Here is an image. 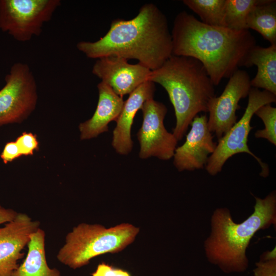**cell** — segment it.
Returning <instances> with one entry per match:
<instances>
[{
  "label": "cell",
  "mask_w": 276,
  "mask_h": 276,
  "mask_svg": "<svg viewBox=\"0 0 276 276\" xmlns=\"http://www.w3.org/2000/svg\"><path fill=\"white\" fill-rule=\"evenodd\" d=\"M246 23L248 30H255L270 44H276V1L262 0L250 10Z\"/></svg>",
  "instance_id": "obj_18"
},
{
  "label": "cell",
  "mask_w": 276,
  "mask_h": 276,
  "mask_svg": "<svg viewBox=\"0 0 276 276\" xmlns=\"http://www.w3.org/2000/svg\"><path fill=\"white\" fill-rule=\"evenodd\" d=\"M21 156L19 149L15 141L7 143L0 155L5 164L12 162Z\"/></svg>",
  "instance_id": "obj_25"
},
{
  "label": "cell",
  "mask_w": 276,
  "mask_h": 276,
  "mask_svg": "<svg viewBox=\"0 0 276 276\" xmlns=\"http://www.w3.org/2000/svg\"><path fill=\"white\" fill-rule=\"evenodd\" d=\"M18 212L9 208H5L0 204V224H5L13 220Z\"/></svg>",
  "instance_id": "obj_26"
},
{
  "label": "cell",
  "mask_w": 276,
  "mask_h": 276,
  "mask_svg": "<svg viewBox=\"0 0 276 276\" xmlns=\"http://www.w3.org/2000/svg\"><path fill=\"white\" fill-rule=\"evenodd\" d=\"M276 260L275 246L271 250H267L262 253L260 257L261 261H267Z\"/></svg>",
  "instance_id": "obj_27"
},
{
  "label": "cell",
  "mask_w": 276,
  "mask_h": 276,
  "mask_svg": "<svg viewBox=\"0 0 276 276\" xmlns=\"http://www.w3.org/2000/svg\"><path fill=\"white\" fill-rule=\"evenodd\" d=\"M155 91V83L148 80L135 89L124 101L112 133L111 145L118 154L125 155L131 151L133 142L131 130L133 120L145 102L153 98Z\"/></svg>",
  "instance_id": "obj_14"
},
{
  "label": "cell",
  "mask_w": 276,
  "mask_h": 276,
  "mask_svg": "<svg viewBox=\"0 0 276 276\" xmlns=\"http://www.w3.org/2000/svg\"><path fill=\"white\" fill-rule=\"evenodd\" d=\"M60 5V0H0V30L18 41H29Z\"/></svg>",
  "instance_id": "obj_7"
},
{
  "label": "cell",
  "mask_w": 276,
  "mask_h": 276,
  "mask_svg": "<svg viewBox=\"0 0 276 276\" xmlns=\"http://www.w3.org/2000/svg\"><path fill=\"white\" fill-rule=\"evenodd\" d=\"M40 225L27 214L18 213L13 220L0 227V276H12L24 257L22 250Z\"/></svg>",
  "instance_id": "obj_12"
},
{
  "label": "cell",
  "mask_w": 276,
  "mask_h": 276,
  "mask_svg": "<svg viewBox=\"0 0 276 276\" xmlns=\"http://www.w3.org/2000/svg\"><path fill=\"white\" fill-rule=\"evenodd\" d=\"M182 2L199 17L203 24L226 28L224 20L226 0H183Z\"/></svg>",
  "instance_id": "obj_19"
},
{
  "label": "cell",
  "mask_w": 276,
  "mask_h": 276,
  "mask_svg": "<svg viewBox=\"0 0 276 276\" xmlns=\"http://www.w3.org/2000/svg\"><path fill=\"white\" fill-rule=\"evenodd\" d=\"M91 276H131L130 274L123 269L114 267L105 263L98 264Z\"/></svg>",
  "instance_id": "obj_23"
},
{
  "label": "cell",
  "mask_w": 276,
  "mask_h": 276,
  "mask_svg": "<svg viewBox=\"0 0 276 276\" xmlns=\"http://www.w3.org/2000/svg\"><path fill=\"white\" fill-rule=\"evenodd\" d=\"M139 232V227L128 223L109 228L99 224L80 223L66 235L57 258L76 269L98 256L122 251L134 241Z\"/></svg>",
  "instance_id": "obj_5"
},
{
  "label": "cell",
  "mask_w": 276,
  "mask_h": 276,
  "mask_svg": "<svg viewBox=\"0 0 276 276\" xmlns=\"http://www.w3.org/2000/svg\"><path fill=\"white\" fill-rule=\"evenodd\" d=\"M255 114L260 118L264 124V129L255 132V137L266 139L276 146V108L271 104H267L258 108Z\"/></svg>",
  "instance_id": "obj_21"
},
{
  "label": "cell",
  "mask_w": 276,
  "mask_h": 276,
  "mask_svg": "<svg viewBox=\"0 0 276 276\" xmlns=\"http://www.w3.org/2000/svg\"><path fill=\"white\" fill-rule=\"evenodd\" d=\"M190 125L185 143L176 147L173 156V165L179 172L205 168L217 146L209 129L205 114L196 116Z\"/></svg>",
  "instance_id": "obj_11"
},
{
  "label": "cell",
  "mask_w": 276,
  "mask_h": 276,
  "mask_svg": "<svg viewBox=\"0 0 276 276\" xmlns=\"http://www.w3.org/2000/svg\"><path fill=\"white\" fill-rule=\"evenodd\" d=\"M163 87L174 107L176 118L173 134L181 140L199 113L208 112L209 101L215 96V86L197 59L172 55L148 79Z\"/></svg>",
  "instance_id": "obj_4"
},
{
  "label": "cell",
  "mask_w": 276,
  "mask_h": 276,
  "mask_svg": "<svg viewBox=\"0 0 276 276\" xmlns=\"http://www.w3.org/2000/svg\"><path fill=\"white\" fill-rule=\"evenodd\" d=\"M171 33L172 55L199 60L214 86L243 66L249 51L256 45L248 30L209 26L185 11L176 16Z\"/></svg>",
  "instance_id": "obj_2"
},
{
  "label": "cell",
  "mask_w": 276,
  "mask_h": 276,
  "mask_svg": "<svg viewBox=\"0 0 276 276\" xmlns=\"http://www.w3.org/2000/svg\"><path fill=\"white\" fill-rule=\"evenodd\" d=\"M45 236L44 231L40 228L31 235L27 256L12 276H61L58 269L50 268L48 264Z\"/></svg>",
  "instance_id": "obj_17"
},
{
  "label": "cell",
  "mask_w": 276,
  "mask_h": 276,
  "mask_svg": "<svg viewBox=\"0 0 276 276\" xmlns=\"http://www.w3.org/2000/svg\"><path fill=\"white\" fill-rule=\"evenodd\" d=\"M151 71L139 63L130 64L122 57L106 56L96 59L91 72L123 97L148 81Z\"/></svg>",
  "instance_id": "obj_13"
},
{
  "label": "cell",
  "mask_w": 276,
  "mask_h": 276,
  "mask_svg": "<svg viewBox=\"0 0 276 276\" xmlns=\"http://www.w3.org/2000/svg\"><path fill=\"white\" fill-rule=\"evenodd\" d=\"M143 122L137 133L140 145L139 157L146 159L156 157L167 160L173 157L178 141L166 129L164 121L167 113L164 104L154 100H147L141 108Z\"/></svg>",
  "instance_id": "obj_9"
},
{
  "label": "cell",
  "mask_w": 276,
  "mask_h": 276,
  "mask_svg": "<svg viewBox=\"0 0 276 276\" xmlns=\"http://www.w3.org/2000/svg\"><path fill=\"white\" fill-rule=\"evenodd\" d=\"M253 213L241 223H236L229 210H215L211 219V233L204 241L205 256L211 263L226 273L246 270L249 260L246 249L259 231L276 225V192L264 198L255 197Z\"/></svg>",
  "instance_id": "obj_3"
},
{
  "label": "cell",
  "mask_w": 276,
  "mask_h": 276,
  "mask_svg": "<svg viewBox=\"0 0 276 276\" xmlns=\"http://www.w3.org/2000/svg\"><path fill=\"white\" fill-rule=\"evenodd\" d=\"M99 100L96 109L89 120L79 126L80 139L88 140L108 130V124L116 121L123 108V97L116 94L107 84L101 81L97 85Z\"/></svg>",
  "instance_id": "obj_15"
},
{
  "label": "cell",
  "mask_w": 276,
  "mask_h": 276,
  "mask_svg": "<svg viewBox=\"0 0 276 276\" xmlns=\"http://www.w3.org/2000/svg\"><path fill=\"white\" fill-rule=\"evenodd\" d=\"M276 96L266 90L251 87L248 95V103L241 119L218 139L214 152L209 157L205 167L207 172L215 176L220 172L226 162L233 156L246 153L252 156L259 164L261 171L260 175L267 177L269 174L268 165L254 154L249 149L248 137L254 127L250 122L255 112L260 107L275 103Z\"/></svg>",
  "instance_id": "obj_6"
},
{
  "label": "cell",
  "mask_w": 276,
  "mask_h": 276,
  "mask_svg": "<svg viewBox=\"0 0 276 276\" xmlns=\"http://www.w3.org/2000/svg\"><path fill=\"white\" fill-rule=\"evenodd\" d=\"M262 0H226V28L236 31L248 30L246 18L250 10Z\"/></svg>",
  "instance_id": "obj_20"
},
{
  "label": "cell",
  "mask_w": 276,
  "mask_h": 276,
  "mask_svg": "<svg viewBox=\"0 0 276 276\" xmlns=\"http://www.w3.org/2000/svg\"><path fill=\"white\" fill-rule=\"evenodd\" d=\"M17 144L21 155H32L34 151L39 149V143L35 134L31 132H23L16 139Z\"/></svg>",
  "instance_id": "obj_22"
},
{
  "label": "cell",
  "mask_w": 276,
  "mask_h": 276,
  "mask_svg": "<svg viewBox=\"0 0 276 276\" xmlns=\"http://www.w3.org/2000/svg\"><path fill=\"white\" fill-rule=\"evenodd\" d=\"M5 81L0 89V126L27 119L35 109L38 98L36 80L27 63H14Z\"/></svg>",
  "instance_id": "obj_8"
},
{
  "label": "cell",
  "mask_w": 276,
  "mask_h": 276,
  "mask_svg": "<svg viewBox=\"0 0 276 276\" xmlns=\"http://www.w3.org/2000/svg\"><path fill=\"white\" fill-rule=\"evenodd\" d=\"M254 276H276V260L256 263Z\"/></svg>",
  "instance_id": "obj_24"
},
{
  "label": "cell",
  "mask_w": 276,
  "mask_h": 276,
  "mask_svg": "<svg viewBox=\"0 0 276 276\" xmlns=\"http://www.w3.org/2000/svg\"><path fill=\"white\" fill-rule=\"evenodd\" d=\"M76 47L89 58L133 59L151 71L159 68L172 55L167 18L153 3L143 5L130 19L113 20L103 37L93 42L80 41Z\"/></svg>",
  "instance_id": "obj_1"
},
{
  "label": "cell",
  "mask_w": 276,
  "mask_h": 276,
  "mask_svg": "<svg viewBox=\"0 0 276 276\" xmlns=\"http://www.w3.org/2000/svg\"><path fill=\"white\" fill-rule=\"evenodd\" d=\"M246 71L238 69L229 78L222 94L213 97L208 105V126L218 140L237 122L236 111L241 99L248 97L251 88Z\"/></svg>",
  "instance_id": "obj_10"
},
{
  "label": "cell",
  "mask_w": 276,
  "mask_h": 276,
  "mask_svg": "<svg viewBox=\"0 0 276 276\" xmlns=\"http://www.w3.org/2000/svg\"><path fill=\"white\" fill-rule=\"evenodd\" d=\"M257 67L255 77L250 80L251 87L262 88L276 96V44L268 47L255 45L249 52L244 66Z\"/></svg>",
  "instance_id": "obj_16"
}]
</instances>
